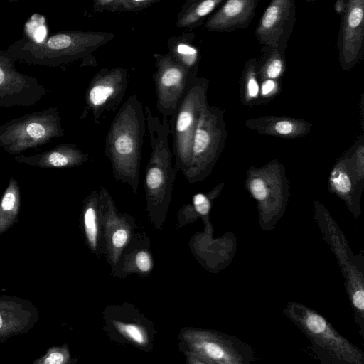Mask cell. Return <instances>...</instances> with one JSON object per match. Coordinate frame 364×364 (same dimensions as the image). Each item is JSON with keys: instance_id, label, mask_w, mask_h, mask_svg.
Listing matches in <instances>:
<instances>
[{"instance_id": "9c48e42d", "label": "cell", "mask_w": 364, "mask_h": 364, "mask_svg": "<svg viewBox=\"0 0 364 364\" xmlns=\"http://www.w3.org/2000/svg\"><path fill=\"white\" fill-rule=\"evenodd\" d=\"M14 60L0 50V108L34 106L50 90L34 77L18 71Z\"/></svg>"}, {"instance_id": "ffe728a7", "label": "cell", "mask_w": 364, "mask_h": 364, "mask_svg": "<svg viewBox=\"0 0 364 364\" xmlns=\"http://www.w3.org/2000/svg\"><path fill=\"white\" fill-rule=\"evenodd\" d=\"M262 48L268 57L265 65L266 75L269 78H276L284 68V51L267 46H263Z\"/></svg>"}, {"instance_id": "836d02e7", "label": "cell", "mask_w": 364, "mask_h": 364, "mask_svg": "<svg viewBox=\"0 0 364 364\" xmlns=\"http://www.w3.org/2000/svg\"><path fill=\"white\" fill-rule=\"evenodd\" d=\"M274 82L272 80H266L262 87V92L263 95H267L270 92L274 87Z\"/></svg>"}, {"instance_id": "d6986e66", "label": "cell", "mask_w": 364, "mask_h": 364, "mask_svg": "<svg viewBox=\"0 0 364 364\" xmlns=\"http://www.w3.org/2000/svg\"><path fill=\"white\" fill-rule=\"evenodd\" d=\"M24 31L26 39L35 43L43 41L47 38L45 18L38 14L33 15L26 22Z\"/></svg>"}, {"instance_id": "30bf717a", "label": "cell", "mask_w": 364, "mask_h": 364, "mask_svg": "<svg viewBox=\"0 0 364 364\" xmlns=\"http://www.w3.org/2000/svg\"><path fill=\"white\" fill-rule=\"evenodd\" d=\"M296 21L294 0H271L255 34L263 46L284 51Z\"/></svg>"}, {"instance_id": "83f0119b", "label": "cell", "mask_w": 364, "mask_h": 364, "mask_svg": "<svg viewBox=\"0 0 364 364\" xmlns=\"http://www.w3.org/2000/svg\"><path fill=\"white\" fill-rule=\"evenodd\" d=\"M137 267L142 272H148L151 268V260L149 254L145 251L138 252L136 256Z\"/></svg>"}, {"instance_id": "4fadbf2b", "label": "cell", "mask_w": 364, "mask_h": 364, "mask_svg": "<svg viewBox=\"0 0 364 364\" xmlns=\"http://www.w3.org/2000/svg\"><path fill=\"white\" fill-rule=\"evenodd\" d=\"M259 0H225L206 20L209 31L232 32L248 27Z\"/></svg>"}, {"instance_id": "7a4b0ae2", "label": "cell", "mask_w": 364, "mask_h": 364, "mask_svg": "<svg viewBox=\"0 0 364 364\" xmlns=\"http://www.w3.org/2000/svg\"><path fill=\"white\" fill-rule=\"evenodd\" d=\"M114 37L113 33L107 32L63 31L41 43L19 40L6 52L21 63L55 67L88 56Z\"/></svg>"}, {"instance_id": "4dcf8cb0", "label": "cell", "mask_w": 364, "mask_h": 364, "mask_svg": "<svg viewBox=\"0 0 364 364\" xmlns=\"http://www.w3.org/2000/svg\"><path fill=\"white\" fill-rule=\"evenodd\" d=\"M292 124L287 121H281L275 125L276 131L282 134H287L292 131Z\"/></svg>"}, {"instance_id": "d6a6232c", "label": "cell", "mask_w": 364, "mask_h": 364, "mask_svg": "<svg viewBox=\"0 0 364 364\" xmlns=\"http://www.w3.org/2000/svg\"><path fill=\"white\" fill-rule=\"evenodd\" d=\"M346 4L347 0H336L333 6L335 12L341 16L346 9Z\"/></svg>"}, {"instance_id": "484cf974", "label": "cell", "mask_w": 364, "mask_h": 364, "mask_svg": "<svg viewBox=\"0 0 364 364\" xmlns=\"http://www.w3.org/2000/svg\"><path fill=\"white\" fill-rule=\"evenodd\" d=\"M250 191L253 196L259 200L267 198V191L265 183L260 178H255L251 181Z\"/></svg>"}, {"instance_id": "44dd1931", "label": "cell", "mask_w": 364, "mask_h": 364, "mask_svg": "<svg viewBox=\"0 0 364 364\" xmlns=\"http://www.w3.org/2000/svg\"><path fill=\"white\" fill-rule=\"evenodd\" d=\"M160 0H115L105 9L110 12L139 11Z\"/></svg>"}, {"instance_id": "1f68e13d", "label": "cell", "mask_w": 364, "mask_h": 364, "mask_svg": "<svg viewBox=\"0 0 364 364\" xmlns=\"http://www.w3.org/2000/svg\"><path fill=\"white\" fill-rule=\"evenodd\" d=\"M247 88L249 95L251 97H255L257 95L259 87L257 82L252 75H250V78L247 83Z\"/></svg>"}, {"instance_id": "8fae6325", "label": "cell", "mask_w": 364, "mask_h": 364, "mask_svg": "<svg viewBox=\"0 0 364 364\" xmlns=\"http://www.w3.org/2000/svg\"><path fill=\"white\" fill-rule=\"evenodd\" d=\"M341 16L337 46L341 61L347 65L363 54L364 0H347Z\"/></svg>"}, {"instance_id": "e575fe53", "label": "cell", "mask_w": 364, "mask_h": 364, "mask_svg": "<svg viewBox=\"0 0 364 364\" xmlns=\"http://www.w3.org/2000/svg\"><path fill=\"white\" fill-rule=\"evenodd\" d=\"M306 2H314L315 0H305Z\"/></svg>"}, {"instance_id": "277c9868", "label": "cell", "mask_w": 364, "mask_h": 364, "mask_svg": "<svg viewBox=\"0 0 364 364\" xmlns=\"http://www.w3.org/2000/svg\"><path fill=\"white\" fill-rule=\"evenodd\" d=\"M64 135L58 107L24 114L0 125V147L18 154L50 143Z\"/></svg>"}, {"instance_id": "f546056e", "label": "cell", "mask_w": 364, "mask_h": 364, "mask_svg": "<svg viewBox=\"0 0 364 364\" xmlns=\"http://www.w3.org/2000/svg\"><path fill=\"white\" fill-rule=\"evenodd\" d=\"M115 0H93L92 4V12L99 13L105 11L107 7Z\"/></svg>"}, {"instance_id": "6da1fadb", "label": "cell", "mask_w": 364, "mask_h": 364, "mask_svg": "<svg viewBox=\"0 0 364 364\" xmlns=\"http://www.w3.org/2000/svg\"><path fill=\"white\" fill-rule=\"evenodd\" d=\"M146 132L144 107L133 94L114 116L105 137V152L117 181L136 192L139 184L141 148Z\"/></svg>"}, {"instance_id": "e0dca14e", "label": "cell", "mask_w": 364, "mask_h": 364, "mask_svg": "<svg viewBox=\"0 0 364 364\" xmlns=\"http://www.w3.org/2000/svg\"><path fill=\"white\" fill-rule=\"evenodd\" d=\"M194 35L183 34L171 37L168 43L169 53L183 65L191 75H194L198 62L199 51L193 43Z\"/></svg>"}, {"instance_id": "d590c367", "label": "cell", "mask_w": 364, "mask_h": 364, "mask_svg": "<svg viewBox=\"0 0 364 364\" xmlns=\"http://www.w3.org/2000/svg\"><path fill=\"white\" fill-rule=\"evenodd\" d=\"M19 1V0H9V2H14V1Z\"/></svg>"}, {"instance_id": "603a6c76", "label": "cell", "mask_w": 364, "mask_h": 364, "mask_svg": "<svg viewBox=\"0 0 364 364\" xmlns=\"http://www.w3.org/2000/svg\"><path fill=\"white\" fill-rule=\"evenodd\" d=\"M203 349L205 354L214 360H225V363H235L236 357L232 352H228L226 348L215 342H204Z\"/></svg>"}, {"instance_id": "52a82bcc", "label": "cell", "mask_w": 364, "mask_h": 364, "mask_svg": "<svg viewBox=\"0 0 364 364\" xmlns=\"http://www.w3.org/2000/svg\"><path fill=\"white\" fill-rule=\"evenodd\" d=\"M288 314L313 341L336 358L350 363L361 362L360 352L339 335L320 314L297 304H291Z\"/></svg>"}, {"instance_id": "5bb4252c", "label": "cell", "mask_w": 364, "mask_h": 364, "mask_svg": "<svg viewBox=\"0 0 364 364\" xmlns=\"http://www.w3.org/2000/svg\"><path fill=\"white\" fill-rule=\"evenodd\" d=\"M14 160L41 168H66L87 163L89 156L74 144H63L34 155H17Z\"/></svg>"}, {"instance_id": "3957f363", "label": "cell", "mask_w": 364, "mask_h": 364, "mask_svg": "<svg viewBox=\"0 0 364 364\" xmlns=\"http://www.w3.org/2000/svg\"><path fill=\"white\" fill-rule=\"evenodd\" d=\"M146 131L151 153L145 169L144 187L151 205H162L171 197L178 169L173 166V152L169 144V121L153 114L144 106Z\"/></svg>"}, {"instance_id": "d4e9b609", "label": "cell", "mask_w": 364, "mask_h": 364, "mask_svg": "<svg viewBox=\"0 0 364 364\" xmlns=\"http://www.w3.org/2000/svg\"><path fill=\"white\" fill-rule=\"evenodd\" d=\"M193 205L195 210L202 215H207L210 209V200L203 193H197L193 196Z\"/></svg>"}, {"instance_id": "ac0fdd59", "label": "cell", "mask_w": 364, "mask_h": 364, "mask_svg": "<svg viewBox=\"0 0 364 364\" xmlns=\"http://www.w3.org/2000/svg\"><path fill=\"white\" fill-rule=\"evenodd\" d=\"M99 198L97 191H92L87 197V206L84 210L83 219L85 232L90 244L95 247L97 233V212L95 205Z\"/></svg>"}, {"instance_id": "9a60e30c", "label": "cell", "mask_w": 364, "mask_h": 364, "mask_svg": "<svg viewBox=\"0 0 364 364\" xmlns=\"http://www.w3.org/2000/svg\"><path fill=\"white\" fill-rule=\"evenodd\" d=\"M224 1L186 0L177 16V27L193 28L200 26Z\"/></svg>"}, {"instance_id": "ba28073f", "label": "cell", "mask_w": 364, "mask_h": 364, "mask_svg": "<svg viewBox=\"0 0 364 364\" xmlns=\"http://www.w3.org/2000/svg\"><path fill=\"white\" fill-rule=\"evenodd\" d=\"M156 70L153 74L156 96V109L161 118L168 121L178 105L191 76L188 70L168 53L155 54Z\"/></svg>"}, {"instance_id": "cb8c5ba5", "label": "cell", "mask_w": 364, "mask_h": 364, "mask_svg": "<svg viewBox=\"0 0 364 364\" xmlns=\"http://www.w3.org/2000/svg\"><path fill=\"white\" fill-rule=\"evenodd\" d=\"M331 182L341 193H346L351 188V182L348 176L343 171L334 170L331 174Z\"/></svg>"}, {"instance_id": "7c38bea8", "label": "cell", "mask_w": 364, "mask_h": 364, "mask_svg": "<svg viewBox=\"0 0 364 364\" xmlns=\"http://www.w3.org/2000/svg\"><path fill=\"white\" fill-rule=\"evenodd\" d=\"M38 319V309L31 301L14 296H0V343L28 332Z\"/></svg>"}, {"instance_id": "f1b7e54d", "label": "cell", "mask_w": 364, "mask_h": 364, "mask_svg": "<svg viewBox=\"0 0 364 364\" xmlns=\"http://www.w3.org/2000/svg\"><path fill=\"white\" fill-rule=\"evenodd\" d=\"M127 237V232L124 229H119L112 235V243L116 247H122L126 243Z\"/></svg>"}, {"instance_id": "8992f818", "label": "cell", "mask_w": 364, "mask_h": 364, "mask_svg": "<svg viewBox=\"0 0 364 364\" xmlns=\"http://www.w3.org/2000/svg\"><path fill=\"white\" fill-rule=\"evenodd\" d=\"M129 73L123 68H102L91 79L85 95V106L81 118L90 113L95 123L102 116L114 111L125 95Z\"/></svg>"}, {"instance_id": "4316f807", "label": "cell", "mask_w": 364, "mask_h": 364, "mask_svg": "<svg viewBox=\"0 0 364 364\" xmlns=\"http://www.w3.org/2000/svg\"><path fill=\"white\" fill-rule=\"evenodd\" d=\"M119 328L136 343H143L144 342V336L137 326L132 324H119Z\"/></svg>"}, {"instance_id": "2e32d148", "label": "cell", "mask_w": 364, "mask_h": 364, "mask_svg": "<svg viewBox=\"0 0 364 364\" xmlns=\"http://www.w3.org/2000/svg\"><path fill=\"white\" fill-rule=\"evenodd\" d=\"M20 206V187L17 181L11 176L0 199V235L18 222Z\"/></svg>"}, {"instance_id": "7402d4cb", "label": "cell", "mask_w": 364, "mask_h": 364, "mask_svg": "<svg viewBox=\"0 0 364 364\" xmlns=\"http://www.w3.org/2000/svg\"><path fill=\"white\" fill-rule=\"evenodd\" d=\"M68 360V351L65 347L53 346L33 362V364H65Z\"/></svg>"}, {"instance_id": "5b68a950", "label": "cell", "mask_w": 364, "mask_h": 364, "mask_svg": "<svg viewBox=\"0 0 364 364\" xmlns=\"http://www.w3.org/2000/svg\"><path fill=\"white\" fill-rule=\"evenodd\" d=\"M203 82L193 75L169 120L174 164L183 174L188 168L194 132L203 107Z\"/></svg>"}]
</instances>
